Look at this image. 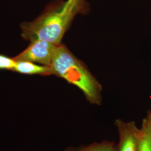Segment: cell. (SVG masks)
Listing matches in <instances>:
<instances>
[{
  "instance_id": "6da1fadb",
  "label": "cell",
  "mask_w": 151,
  "mask_h": 151,
  "mask_svg": "<svg viewBox=\"0 0 151 151\" xmlns=\"http://www.w3.org/2000/svg\"><path fill=\"white\" fill-rule=\"evenodd\" d=\"M76 16L67 1L55 0L34 20L22 24V38L30 42L41 40L60 45Z\"/></svg>"
},
{
  "instance_id": "277c9868",
  "label": "cell",
  "mask_w": 151,
  "mask_h": 151,
  "mask_svg": "<svg viewBox=\"0 0 151 151\" xmlns=\"http://www.w3.org/2000/svg\"><path fill=\"white\" fill-rule=\"evenodd\" d=\"M115 125L118 130L119 141L115 151H138L140 129L134 122L116 119Z\"/></svg>"
},
{
  "instance_id": "9c48e42d",
  "label": "cell",
  "mask_w": 151,
  "mask_h": 151,
  "mask_svg": "<svg viewBox=\"0 0 151 151\" xmlns=\"http://www.w3.org/2000/svg\"><path fill=\"white\" fill-rule=\"evenodd\" d=\"M16 64L13 58H10L5 55L0 54V70H12Z\"/></svg>"
},
{
  "instance_id": "8992f818",
  "label": "cell",
  "mask_w": 151,
  "mask_h": 151,
  "mask_svg": "<svg viewBox=\"0 0 151 151\" xmlns=\"http://www.w3.org/2000/svg\"><path fill=\"white\" fill-rule=\"evenodd\" d=\"M138 151H151V110L148 112L142 122Z\"/></svg>"
},
{
  "instance_id": "3957f363",
  "label": "cell",
  "mask_w": 151,
  "mask_h": 151,
  "mask_svg": "<svg viewBox=\"0 0 151 151\" xmlns=\"http://www.w3.org/2000/svg\"><path fill=\"white\" fill-rule=\"evenodd\" d=\"M57 46L41 40L33 41L13 59L15 61L26 60L50 67Z\"/></svg>"
},
{
  "instance_id": "ba28073f",
  "label": "cell",
  "mask_w": 151,
  "mask_h": 151,
  "mask_svg": "<svg viewBox=\"0 0 151 151\" xmlns=\"http://www.w3.org/2000/svg\"><path fill=\"white\" fill-rule=\"evenodd\" d=\"M67 1L76 15H86L90 11V6L86 0H67Z\"/></svg>"
},
{
  "instance_id": "5b68a950",
  "label": "cell",
  "mask_w": 151,
  "mask_h": 151,
  "mask_svg": "<svg viewBox=\"0 0 151 151\" xmlns=\"http://www.w3.org/2000/svg\"><path fill=\"white\" fill-rule=\"evenodd\" d=\"M12 71L27 75L49 76L52 75L50 67L43 65H37L26 60L16 61Z\"/></svg>"
},
{
  "instance_id": "7a4b0ae2",
  "label": "cell",
  "mask_w": 151,
  "mask_h": 151,
  "mask_svg": "<svg viewBox=\"0 0 151 151\" xmlns=\"http://www.w3.org/2000/svg\"><path fill=\"white\" fill-rule=\"evenodd\" d=\"M52 75L78 88L92 105L102 102V86L83 62L63 44L57 46L50 65Z\"/></svg>"
},
{
  "instance_id": "52a82bcc",
  "label": "cell",
  "mask_w": 151,
  "mask_h": 151,
  "mask_svg": "<svg viewBox=\"0 0 151 151\" xmlns=\"http://www.w3.org/2000/svg\"><path fill=\"white\" fill-rule=\"evenodd\" d=\"M116 145L114 142L104 140L78 148H70L66 151H115Z\"/></svg>"
}]
</instances>
